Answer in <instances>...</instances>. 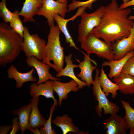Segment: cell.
<instances>
[{
    "label": "cell",
    "mask_w": 134,
    "mask_h": 134,
    "mask_svg": "<svg viewBox=\"0 0 134 134\" xmlns=\"http://www.w3.org/2000/svg\"><path fill=\"white\" fill-rule=\"evenodd\" d=\"M119 7L116 0H111L103 6L100 23L91 33L111 43L129 36L134 24L133 20L128 18L132 10L129 8L121 9Z\"/></svg>",
    "instance_id": "obj_1"
},
{
    "label": "cell",
    "mask_w": 134,
    "mask_h": 134,
    "mask_svg": "<svg viewBox=\"0 0 134 134\" xmlns=\"http://www.w3.org/2000/svg\"><path fill=\"white\" fill-rule=\"evenodd\" d=\"M23 38L7 23H0V65L4 67L14 61L22 49Z\"/></svg>",
    "instance_id": "obj_2"
},
{
    "label": "cell",
    "mask_w": 134,
    "mask_h": 134,
    "mask_svg": "<svg viewBox=\"0 0 134 134\" xmlns=\"http://www.w3.org/2000/svg\"><path fill=\"white\" fill-rule=\"evenodd\" d=\"M60 32L57 25L50 27L46 45L45 58L42 61L50 66L52 61L51 67L57 73L63 68L65 57L64 47L61 46L60 40Z\"/></svg>",
    "instance_id": "obj_3"
},
{
    "label": "cell",
    "mask_w": 134,
    "mask_h": 134,
    "mask_svg": "<svg viewBox=\"0 0 134 134\" xmlns=\"http://www.w3.org/2000/svg\"><path fill=\"white\" fill-rule=\"evenodd\" d=\"M81 44V48L86 52L88 56L93 53L108 61L114 60L112 43L101 40L92 33L88 35L85 41Z\"/></svg>",
    "instance_id": "obj_4"
},
{
    "label": "cell",
    "mask_w": 134,
    "mask_h": 134,
    "mask_svg": "<svg viewBox=\"0 0 134 134\" xmlns=\"http://www.w3.org/2000/svg\"><path fill=\"white\" fill-rule=\"evenodd\" d=\"M22 49L27 58L34 56L42 61L45 56L46 41L37 34L31 35L27 27L24 26Z\"/></svg>",
    "instance_id": "obj_5"
},
{
    "label": "cell",
    "mask_w": 134,
    "mask_h": 134,
    "mask_svg": "<svg viewBox=\"0 0 134 134\" xmlns=\"http://www.w3.org/2000/svg\"><path fill=\"white\" fill-rule=\"evenodd\" d=\"M100 73V70L96 69L92 84L93 94L95 97V100L98 102V105L95 107L97 113L99 116L101 117L103 109L105 115L117 114L119 111V108L116 104L109 100L102 89L99 82Z\"/></svg>",
    "instance_id": "obj_6"
},
{
    "label": "cell",
    "mask_w": 134,
    "mask_h": 134,
    "mask_svg": "<svg viewBox=\"0 0 134 134\" xmlns=\"http://www.w3.org/2000/svg\"><path fill=\"white\" fill-rule=\"evenodd\" d=\"M103 6H101L95 11L88 13L84 11L81 15V20L78 27V40L82 43L88 35L91 33L100 22L102 16Z\"/></svg>",
    "instance_id": "obj_7"
},
{
    "label": "cell",
    "mask_w": 134,
    "mask_h": 134,
    "mask_svg": "<svg viewBox=\"0 0 134 134\" xmlns=\"http://www.w3.org/2000/svg\"><path fill=\"white\" fill-rule=\"evenodd\" d=\"M42 5L36 14L42 16L47 19L48 25L50 27L55 25L54 19L55 14H58L65 18L66 13L69 11L67 2L61 3L54 0H42Z\"/></svg>",
    "instance_id": "obj_8"
},
{
    "label": "cell",
    "mask_w": 134,
    "mask_h": 134,
    "mask_svg": "<svg viewBox=\"0 0 134 134\" xmlns=\"http://www.w3.org/2000/svg\"><path fill=\"white\" fill-rule=\"evenodd\" d=\"M112 46L115 60L120 59L130 52L134 51V24L130 35L112 43Z\"/></svg>",
    "instance_id": "obj_9"
},
{
    "label": "cell",
    "mask_w": 134,
    "mask_h": 134,
    "mask_svg": "<svg viewBox=\"0 0 134 134\" xmlns=\"http://www.w3.org/2000/svg\"><path fill=\"white\" fill-rule=\"evenodd\" d=\"M26 62L30 67H33L36 70L38 77V80L36 83L38 85L44 83L46 81L51 80H59L60 79L52 76L49 72L51 67L50 66L43 63L34 56L27 58Z\"/></svg>",
    "instance_id": "obj_10"
},
{
    "label": "cell",
    "mask_w": 134,
    "mask_h": 134,
    "mask_svg": "<svg viewBox=\"0 0 134 134\" xmlns=\"http://www.w3.org/2000/svg\"><path fill=\"white\" fill-rule=\"evenodd\" d=\"M103 129L106 134H126L129 128L124 118L115 114L105 120Z\"/></svg>",
    "instance_id": "obj_11"
},
{
    "label": "cell",
    "mask_w": 134,
    "mask_h": 134,
    "mask_svg": "<svg viewBox=\"0 0 134 134\" xmlns=\"http://www.w3.org/2000/svg\"><path fill=\"white\" fill-rule=\"evenodd\" d=\"M77 82L72 79L67 83H62L58 80L53 81V87L54 91L56 92L59 97L58 105L60 106L63 100H66L68 94L71 91L77 92L80 89Z\"/></svg>",
    "instance_id": "obj_12"
},
{
    "label": "cell",
    "mask_w": 134,
    "mask_h": 134,
    "mask_svg": "<svg viewBox=\"0 0 134 134\" xmlns=\"http://www.w3.org/2000/svg\"><path fill=\"white\" fill-rule=\"evenodd\" d=\"M53 91V81L51 80L38 85L34 82L30 86V93L32 97L43 96L47 99L51 98L53 100L54 103L57 106L58 101L54 96Z\"/></svg>",
    "instance_id": "obj_13"
},
{
    "label": "cell",
    "mask_w": 134,
    "mask_h": 134,
    "mask_svg": "<svg viewBox=\"0 0 134 134\" xmlns=\"http://www.w3.org/2000/svg\"><path fill=\"white\" fill-rule=\"evenodd\" d=\"M39 96L32 97L30 101L32 104V108L28 120V129H39L43 127L47 120L40 113L38 108Z\"/></svg>",
    "instance_id": "obj_14"
},
{
    "label": "cell",
    "mask_w": 134,
    "mask_h": 134,
    "mask_svg": "<svg viewBox=\"0 0 134 134\" xmlns=\"http://www.w3.org/2000/svg\"><path fill=\"white\" fill-rule=\"evenodd\" d=\"M84 54L83 60L80 62L76 59L79 63L78 66L80 70V72L77 74V77L80 78L82 81L86 83L87 86L90 87L94 81L92 76V73L96 69L97 66L92 65V60L90 58V56Z\"/></svg>",
    "instance_id": "obj_15"
},
{
    "label": "cell",
    "mask_w": 134,
    "mask_h": 134,
    "mask_svg": "<svg viewBox=\"0 0 134 134\" xmlns=\"http://www.w3.org/2000/svg\"><path fill=\"white\" fill-rule=\"evenodd\" d=\"M35 69L33 67L29 71L26 73L19 72L13 65L10 66L8 69L7 72L8 77L9 79H14L16 81V86L18 89L22 88L24 83L29 81L34 82H36V78L33 75Z\"/></svg>",
    "instance_id": "obj_16"
},
{
    "label": "cell",
    "mask_w": 134,
    "mask_h": 134,
    "mask_svg": "<svg viewBox=\"0 0 134 134\" xmlns=\"http://www.w3.org/2000/svg\"><path fill=\"white\" fill-rule=\"evenodd\" d=\"M23 4V6L18 14L23 17V22L35 23L33 17L42 6V0H25Z\"/></svg>",
    "instance_id": "obj_17"
},
{
    "label": "cell",
    "mask_w": 134,
    "mask_h": 134,
    "mask_svg": "<svg viewBox=\"0 0 134 134\" xmlns=\"http://www.w3.org/2000/svg\"><path fill=\"white\" fill-rule=\"evenodd\" d=\"M52 123L61 129L63 134H66L69 132L74 134H88L87 132L80 131L78 127L75 126L72 118L67 115L57 116L52 121Z\"/></svg>",
    "instance_id": "obj_18"
},
{
    "label": "cell",
    "mask_w": 134,
    "mask_h": 134,
    "mask_svg": "<svg viewBox=\"0 0 134 134\" xmlns=\"http://www.w3.org/2000/svg\"><path fill=\"white\" fill-rule=\"evenodd\" d=\"M112 81L118 85L119 90L122 94L131 95L134 94V77L121 73L113 78Z\"/></svg>",
    "instance_id": "obj_19"
},
{
    "label": "cell",
    "mask_w": 134,
    "mask_h": 134,
    "mask_svg": "<svg viewBox=\"0 0 134 134\" xmlns=\"http://www.w3.org/2000/svg\"><path fill=\"white\" fill-rule=\"evenodd\" d=\"M72 55L70 53L65 57V61L66 63V67L61 71L56 74V77H60L63 76H67L72 78L75 80L78 85L79 89H82L83 87L87 86L86 83L80 80L76 76L74 71L75 68L78 67V65L73 64L72 59Z\"/></svg>",
    "instance_id": "obj_20"
},
{
    "label": "cell",
    "mask_w": 134,
    "mask_h": 134,
    "mask_svg": "<svg viewBox=\"0 0 134 134\" xmlns=\"http://www.w3.org/2000/svg\"><path fill=\"white\" fill-rule=\"evenodd\" d=\"M134 55V51L128 53L125 56L119 60L104 61L102 64L103 66H108L110 70L108 76L110 79L115 77L121 73L122 70L127 60Z\"/></svg>",
    "instance_id": "obj_21"
},
{
    "label": "cell",
    "mask_w": 134,
    "mask_h": 134,
    "mask_svg": "<svg viewBox=\"0 0 134 134\" xmlns=\"http://www.w3.org/2000/svg\"><path fill=\"white\" fill-rule=\"evenodd\" d=\"M99 82L102 91L107 97L110 93L112 98L115 99L116 98L117 94V92L119 90V87L116 84L111 82L108 78L102 65L99 77Z\"/></svg>",
    "instance_id": "obj_22"
},
{
    "label": "cell",
    "mask_w": 134,
    "mask_h": 134,
    "mask_svg": "<svg viewBox=\"0 0 134 134\" xmlns=\"http://www.w3.org/2000/svg\"><path fill=\"white\" fill-rule=\"evenodd\" d=\"M32 104L29 103L19 109H14L11 111L13 115H16L19 118L20 129L22 134H23L28 129V120L30 113L32 108Z\"/></svg>",
    "instance_id": "obj_23"
},
{
    "label": "cell",
    "mask_w": 134,
    "mask_h": 134,
    "mask_svg": "<svg viewBox=\"0 0 134 134\" xmlns=\"http://www.w3.org/2000/svg\"><path fill=\"white\" fill-rule=\"evenodd\" d=\"M54 19L57 23L59 29L64 34L66 38V40L67 43H69V47H74L76 49L79 50L77 47L67 29V24L70 20L73 21V17L70 19H65L62 17L58 14H56L54 16Z\"/></svg>",
    "instance_id": "obj_24"
},
{
    "label": "cell",
    "mask_w": 134,
    "mask_h": 134,
    "mask_svg": "<svg viewBox=\"0 0 134 134\" xmlns=\"http://www.w3.org/2000/svg\"><path fill=\"white\" fill-rule=\"evenodd\" d=\"M19 12L18 10H16L12 13L10 26L15 32L23 38L24 26L19 17Z\"/></svg>",
    "instance_id": "obj_25"
},
{
    "label": "cell",
    "mask_w": 134,
    "mask_h": 134,
    "mask_svg": "<svg viewBox=\"0 0 134 134\" xmlns=\"http://www.w3.org/2000/svg\"><path fill=\"white\" fill-rule=\"evenodd\" d=\"M121 102L125 110L123 118L130 129L134 126V109L128 102L123 100H121Z\"/></svg>",
    "instance_id": "obj_26"
},
{
    "label": "cell",
    "mask_w": 134,
    "mask_h": 134,
    "mask_svg": "<svg viewBox=\"0 0 134 134\" xmlns=\"http://www.w3.org/2000/svg\"><path fill=\"white\" fill-rule=\"evenodd\" d=\"M56 106L53 103L50 108L49 116L48 119L43 126L40 128L39 131L41 134H56L57 132L54 129H52L51 125L52 118V114Z\"/></svg>",
    "instance_id": "obj_27"
},
{
    "label": "cell",
    "mask_w": 134,
    "mask_h": 134,
    "mask_svg": "<svg viewBox=\"0 0 134 134\" xmlns=\"http://www.w3.org/2000/svg\"><path fill=\"white\" fill-rule=\"evenodd\" d=\"M12 13L7 8L6 0H2L0 2V16L6 23H10L12 17Z\"/></svg>",
    "instance_id": "obj_28"
},
{
    "label": "cell",
    "mask_w": 134,
    "mask_h": 134,
    "mask_svg": "<svg viewBox=\"0 0 134 134\" xmlns=\"http://www.w3.org/2000/svg\"><path fill=\"white\" fill-rule=\"evenodd\" d=\"M97 0H88L86 1H81L76 0H72V2L68 5V10L70 11L74 10L77 8L85 5L91 9L92 4Z\"/></svg>",
    "instance_id": "obj_29"
},
{
    "label": "cell",
    "mask_w": 134,
    "mask_h": 134,
    "mask_svg": "<svg viewBox=\"0 0 134 134\" xmlns=\"http://www.w3.org/2000/svg\"><path fill=\"white\" fill-rule=\"evenodd\" d=\"M121 73L129 74L134 77V55L127 60Z\"/></svg>",
    "instance_id": "obj_30"
},
{
    "label": "cell",
    "mask_w": 134,
    "mask_h": 134,
    "mask_svg": "<svg viewBox=\"0 0 134 134\" xmlns=\"http://www.w3.org/2000/svg\"><path fill=\"white\" fill-rule=\"evenodd\" d=\"M18 117H15L12 120V128L9 134H16L20 129Z\"/></svg>",
    "instance_id": "obj_31"
},
{
    "label": "cell",
    "mask_w": 134,
    "mask_h": 134,
    "mask_svg": "<svg viewBox=\"0 0 134 134\" xmlns=\"http://www.w3.org/2000/svg\"><path fill=\"white\" fill-rule=\"evenodd\" d=\"M12 125H6L0 126V134H6L8 133L12 129Z\"/></svg>",
    "instance_id": "obj_32"
},
{
    "label": "cell",
    "mask_w": 134,
    "mask_h": 134,
    "mask_svg": "<svg viewBox=\"0 0 134 134\" xmlns=\"http://www.w3.org/2000/svg\"><path fill=\"white\" fill-rule=\"evenodd\" d=\"M132 6H134V0H130L126 3H123L119 7L120 9H123Z\"/></svg>",
    "instance_id": "obj_33"
},
{
    "label": "cell",
    "mask_w": 134,
    "mask_h": 134,
    "mask_svg": "<svg viewBox=\"0 0 134 134\" xmlns=\"http://www.w3.org/2000/svg\"><path fill=\"white\" fill-rule=\"evenodd\" d=\"M29 130L34 134H41L39 129H31Z\"/></svg>",
    "instance_id": "obj_34"
},
{
    "label": "cell",
    "mask_w": 134,
    "mask_h": 134,
    "mask_svg": "<svg viewBox=\"0 0 134 134\" xmlns=\"http://www.w3.org/2000/svg\"><path fill=\"white\" fill-rule=\"evenodd\" d=\"M61 3H65L67 2V0H55Z\"/></svg>",
    "instance_id": "obj_35"
},
{
    "label": "cell",
    "mask_w": 134,
    "mask_h": 134,
    "mask_svg": "<svg viewBox=\"0 0 134 134\" xmlns=\"http://www.w3.org/2000/svg\"><path fill=\"white\" fill-rule=\"evenodd\" d=\"M130 134H134V126L130 128Z\"/></svg>",
    "instance_id": "obj_36"
},
{
    "label": "cell",
    "mask_w": 134,
    "mask_h": 134,
    "mask_svg": "<svg viewBox=\"0 0 134 134\" xmlns=\"http://www.w3.org/2000/svg\"><path fill=\"white\" fill-rule=\"evenodd\" d=\"M131 20H134V15H130L128 17Z\"/></svg>",
    "instance_id": "obj_37"
},
{
    "label": "cell",
    "mask_w": 134,
    "mask_h": 134,
    "mask_svg": "<svg viewBox=\"0 0 134 134\" xmlns=\"http://www.w3.org/2000/svg\"><path fill=\"white\" fill-rule=\"evenodd\" d=\"M130 0H122V1H123V3H125L128 2Z\"/></svg>",
    "instance_id": "obj_38"
}]
</instances>
